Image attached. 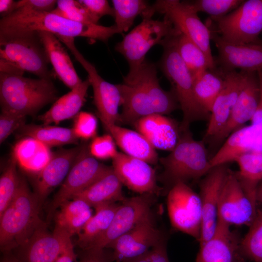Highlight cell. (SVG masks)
<instances>
[{
  "mask_svg": "<svg viewBox=\"0 0 262 262\" xmlns=\"http://www.w3.org/2000/svg\"><path fill=\"white\" fill-rule=\"evenodd\" d=\"M123 78L122 83L117 84L121 98L120 122L134 124L143 117L166 115L180 107L174 93L160 86L154 64L145 61Z\"/></svg>",
  "mask_w": 262,
  "mask_h": 262,
  "instance_id": "obj_1",
  "label": "cell"
},
{
  "mask_svg": "<svg viewBox=\"0 0 262 262\" xmlns=\"http://www.w3.org/2000/svg\"><path fill=\"white\" fill-rule=\"evenodd\" d=\"M33 31H44L56 36L86 37L91 41L107 42L119 32L115 25L104 26L82 23L51 12H29L16 10L0 20V35Z\"/></svg>",
  "mask_w": 262,
  "mask_h": 262,
  "instance_id": "obj_2",
  "label": "cell"
},
{
  "mask_svg": "<svg viewBox=\"0 0 262 262\" xmlns=\"http://www.w3.org/2000/svg\"><path fill=\"white\" fill-rule=\"evenodd\" d=\"M41 204L23 178L13 199L0 215V246L4 253L25 244L45 224L39 215Z\"/></svg>",
  "mask_w": 262,
  "mask_h": 262,
  "instance_id": "obj_3",
  "label": "cell"
},
{
  "mask_svg": "<svg viewBox=\"0 0 262 262\" xmlns=\"http://www.w3.org/2000/svg\"><path fill=\"white\" fill-rule=\"evenodd\" d=\"M57 99V89L51 79H32L0 72L1 111L34 115Z\"/></svg>",
  "mask_w": 262,
  "mask_h": 262,
  "instance_id": "obj_4",
  "label": "cell"
},
{
  "mask_svg": "<svg viewBox=\"0 0 262 262\" xmlns=\"http://www.w3.org/2000/svg\"><path fill=\"white\" fill-rule=\"evenodd\" d=\"M175 32L162 46L163 53L160 67L170 82L180 107L183 118L180 129L181 131L189 130L190 124L196 121L209 118L210 114L197 101L194 92L193 77L179 55L175 45Z\"/></svg>",
  "mask_w": 262,
  "mask_h": 262,
  "instance_id": "obj_5",
  "label": "cell"
},
{
  "mask_svg": "<svg viewBox=\"0 0 262 262\" xmlns=\"http://www.w3.org/2000/svg\"><path fill=\"white\" fill-rule=\"evenodd\" d=\"M181 132L174 148L159 159L164 168L160 179L170 188L203 177L212 168L204 141L195 139L189 130Z\"/></svg>",
  "mask_w": 262,
  "mask_h": 262,
  "instance_id": "obj_6",
  "label": "cell"
},
{
  "mask_svg": "<svg viewBox=\"0 0 262 262\" xmlns=\"http://www.w3.org/2000/svg\"><path fill=\"white\" fill-rule=\"evenodd\" d=\"M0 58L39 78L52 80L54 76L37 31L0 35Z\"/></svg>",
  "mask_w": 262,
  "mask_h": 262,
  "instance_id": "obj_7",
  "label": "cell"
},
{
  "mask_svg": "<svg viewBox=\"0 0 262 262\" xmlns=\"http://www.w3.org/2000/svg\"><path fill=\"white\" fill-rule=\"evenodd\" d=\"M175 31L166 18L163 20L144 18L116 44L115 49L126 59L129 65V72L132 73L146 61V55L152 47L162 45Z\"/></svg>",
  "mask_w": 262,
  "mask_h": 262,
  "instance_id": "obj_8",
  "label": "cell"
},
{
  "mask_svg": "<svg viewBox=\"0 0 262 262\" xmlns=\"http://www.w3.org/2000/svg\"><path fill=\"white\" fill-rule=\"evenodd\" d=\"M219 34L237 44H258L262 33V0H244L235 10L220 17H212Z\"/></svg>",
  "mask_w": 262,
  "mask_h": 262,
  "instance_id": "obj_9",
  "label": "cell"
},
{
  "mask_svg": "<svg viewBox=\"0 0 262 262\" xmlns=\"http://www.w3.org/2000/svg\"><path fill=\"white\" fill-rule=\"evenodd\" d=\"M155 12L164 15L174 28L196 43L215 66L211 48V32L200 19L189 2L158 0L152 5Z\"/></svg>",
  "mask_w": 262,
  "mask_h": 262,
  "instance_id": "obj_10",
  "label": "cell"
},
{
  "mask_svg": "<svg viewBox=\"0 0 262 262\" xmlns=\"http://www.w3.org/2000/svg\"><path fill=\"white\" fill-rule=\"evenodd\" d=\"M108 167L92 155L87 146L82 145L67 176L49 205L47 220L54 216L56 210L63 203L71 199L75 195L88 187Z\"/></svg>",
  "mask_w": 262,
  "mask_h": 262,
  "instance_id": "obj_11",
  "label": "cell"
},
{
  "mask_svg": "<svg viewBox=\"0 0 262 262\" xmlns=\"http://www.w3.org/2000/svg\"><path fill=\"white\" fill-rule=\"evenodd\" d=\"M167 207L173 227L199 241L202 218L199 194L186 183L179 182L169 189Z\"/></svg>",
  "mask_w": 262,
  "mask_h": 262,
  "instance_id": "obj_12",
  "label": "cell"
},
{
  "mask_svg": "<svg viewBox=\"0 0 262 262\" xmlns=\"http://www.w3.org/2000/svg\"><path fill=\"white\" fill-rule=\"evenodd\" d=\"M57 37L70 50L87 73V78L93 88L94 102L98 110V117L110 123L118 124L120 122L119 108L121 105V98L117 84L106 81L98 74L95 66L77 49L74 38Z\"/></svg>",
  "mask_w": 262,
  "mask_h": 262,
  "instance_id": "obj_13",
  "label": "cell"
},
{
  "mask_svg": "<svg viewBox=\"0 0 262 262\" xmlns=\"http://www.w3.org/2000/svg\"><path fill=\"white\" fill-rule=\"evenodd\" d=\"M257 202L247 194L235 173L229 170L220 195L218 220L230 226H249L257 213Z\"/></svg>",
  "mask_w": 262,
  "mask_h": 262,
  "instance_id": "obj_14",
  "label": "cell"
},
{
  "mask_svg": "<svg viewBox=\"0 0 262 262\" xmlns=\"http://www.w3.org/2000/svg\"><path fill=\"white\" fill-rule=\"evenodd\" d=\"M155 196L144 194L126 198L119 204L109 228L86 249L106 248L117 238L151 217Z\"/></svg>",
  "mask_w": 262,
  "mask_h": 262,
  "instance_id": "obj_15",
  "label": "cell"
},
{
  "mask_svg": "<svg viewBox=\"0 0 262 262\" xmlns=\"http://www.w3.org/2000/svg\"><path fill=\"white\" fill-rule=\"evenodd\" d=\"M229 170L226 164L213 167L200 182L198 194L202 213L200 245L210 239L216 229L220 195Z\"/></svg>",
  "mask_w": 262,
  "mask_h": 262,
  "instance_id": "obj_16",
  "label": "cell"
},
{
  "mask_svg": "<svg viewBox=\"0 0 262 262\" xmlns=\"http://www.w3.org/2000/svg\"><path fill=\"white\" fill-rule=\"evenodd\" d=\"M164 240L151 216L117 238L107 248L112 249L114 262H123L146 253Z\"/></svg>",
  "mask_w": 262,
  "mask_h": 262,
  "instance_id": "obj_17",
  "label": "cell"
},
{
  "mask_svg": "<svg viewBox=\"0 0 262 262\" xmlns=\"http://www.w3.org/2000/svg\"><path fill=\"white\" fill-rule=\"evenodd\" d=\"M260 98V85L258 71H245L243 86L230 116L221 130L210 141L216 146L233 132L251 120Z\"/></svg>",
  "mask_w": 262,
  "mask_h": 262,
  "instance_id": "obj_18",
  "label": "cell"
},
{
  "mask_svg": "<svg viewBox=\"0 0 262 262\" xmlns=\"http://www.w3.org/2000/svg\"><path fill=\"white\" fill-rule=\"evenodd\" d=\"M70 240L69 235L57 228L49 232L45 223L16 249L18 253L15 256L21 262H56Z\"/></svg>",
  "mask_w": 262,
  "mask_h": 262,
  "instance_id": "obj_19",
  "label": "cell"
},
{
  "mask_svg": "<svg viewBox=\"0 0 262 262\" xmlns=\"http://www.w3.org/2000/svg\"><path fill=\"white\" fill-rule=\"evenodd\" d=\"M113 168L123 184L141 194L158 195L162 188L157 183L155 170L146 161L118 152L113 159Z\"/></svg>",
  "mask_w": 262,
  "mask_h": 262,
  "instance_id": "obj_20",
  "label": "cell"
},
{
  "mask_svg": "<svg viewBox=\"0 0 262 262\" xmlns=\"http://www.w3.org/2000/svg\"><path fill=\"white\" fill-rule=\"evenodd\" d=\"M211 39L213 40L217 49L218 62L222 70H262V45L231 43L224 40L217 33L212 32Z\"/></svg>",
  "mask_w": 262,
  "mask_h": 262,
  "instance_id": "obj_21",
  "label": "cell"
},
{
  "mask_svg": "<svg viewBox=\"0 0 262 262\" xmlns=\"http://www.w3.org/2000/svg\"><path fill=\"white\" fill-rule=\"evenodd\" d=\"M224 79L223 87L215 100L209 118L204 139L211 140L227 122L231 111L241 90L245 71H221Z\"/></svg>",
  "mask_w": 262,
  "mask_h": 262,
  "instance_id": "obj_22",
  "label": "cell"
},
{
  "mask_svg": "<svg viewBox=\"0 0 262 262\" xmlns=\"http://www.w3.org/2000/svg\"><path fill=\"white\" fill-rule=\"evenodd\" d=\"M230 226L218 220L212 237L201 245L195 262H237L241 240Z\"/></svg>",
  "mask_w": 262,
  "mask_h": 262,
  "instance_id": "obj_23",
  "label": "cell"
},
{
  "mask_svg": "<svg viewBox=\"0 0 262 262\" xmlns=\"http://www.w3.org/2000/svg\"><path fill=\"white\" fill-rule=\"evenodd\" d=\"M82 147L52 153L49 161L37 174L34 194L41 205L51 191L66 179Z\"/></svg>",
  "mask_w": 262,
  "mask_h": 262,
  "instance_id": "obj_24",
  "label": "cell"
},
{
  "mask_svg": "<svg viewBox=\"0 0 262 262\" xmlns=\"http://www.w3.org/2000/svg\"><path fill=\"white\" fill-rule=\"evenodd\" d=\"M134 126L156 149L171 151L181 133L175 121L162 114H152L137 120Z\"/></svg>",
  "mask_w": 262,
  "mask_h": 262,
  "instance_id": "obj_25",
  "label": "cell"
},
{
  "mask_svg": "<svg viewBox=\"0 0 262 262\" xmlns=\"http://www.w3.org/2000/svg\"><path fill=\"white\" fill-rule=\"evenodd\" d=\"M98 118L125 154L144 160L149 164L157 163L158 156L155 148L141 133L110 123L101 117Z\"/></svg>",
  "mask_w": 262,
  "mask_h": 262,
  "instance_id": "obj_26",
  "label": "cell"
},
{
  "mask_svg": "<svg viewBox=\"0 0 262 262\" xmlns=\"http://www.w3.org/2000/svg\"><path fill=\"white\" fill-rule=\"evenodd\" d=\"M55 76L71 90L82 82L79 77L70 58L61 41L54 34L37 31Z\"/></svg>",
  "mask_w": 262,
  "mask_h": 262,
  "instance_id": "obj_27",
  "label": "cell"
},
{
  "mask_svg": "<svg viewBox=\"0 0 262 262\" xmlns=\"http://www.w3.org/2000/svg\"><path fill=\"white\" fill-rule=\"evenodd\" d=\"M261 126L251 125L242 127L231 133L222 146L210 158L212 167L235 162L241 155L256 151L258 141V131Z\"/></svg>",
  "mask_w": 262,
  "mask_h": 262,
  "instance_id": "obj_28",
  "label": "cell"
},
{
  "mask_svg": "<svg viewBox=\"0 0 262 262\" xmlns=\"http://www.w3.org/2000/svg\"><path fill=\"white\" fill-rule=\"evenodd\" d=\"M122 186L113 167L109 166L94 182L72 199H82L94 208L107 203L122 202L126 198L123 193Z\"/></svg>",
  "mask_w": 262,
  "mask_h": 262,
  "instance_id": "obj_29",
  "label": "cell"
},
{
  "mask_svg": "<svg viewBox=\"0 0 262 262\" xmlns=\"http://www.w3.org/2000/svg\"><path fill=\"white\" fill-rule=\"evenodd\" d=\"M88 78L68 93L58 98L50 109L38 117L44 125L52 123L56 124L60 122L74 118L83 105L90 86Z\"/></svg>",
  "mask_w": 262,
  "mask_h": 262,
  "instance_id": "obj_30",
  "label": "cell"
},
{
  "mask_svg": "<svg viewBox=\"0 0 262 262\" xmlns=\"http://www.w3.org/2000/svg\"><path fill=\"white\" fill-rule=\"evenodd\" d=\"M55 213V228L71 237L78 235L93 216L91 207L84 200L73 198L63 203Z\"/></svg>",
  "mask_w": 262,
  "mask_h": 262,
  "instance_id": "obj_31",
  "label": "cell"
},
{
  "mask_svg": "<svg viewBox=\"0 0 262 262\" xmlns=\"http://www.w3.org/2000/svg\"><path fill=\"white\" fill-rule=\"evenodd\" d=\"M52 153L50 147L30 137H25L14 146L12 156L25 170L37 174L48 164Z\"/></svg>",
  "mask_w": 262,
  "mask_h": 262,
  "instance_id": "obj_32",
  "label": "cell"
},
{
  "mask_svg": "<svg viewBox=\"0 0 262 262\" xmlns=\"http://www.w3.org/2000/svg\"><path fill=\"white\" fill-rule=\"evenodd\" d=\"M119 205L115 202H110L95 207V214L78 235L76 244L82 249L87 248L107 230Z\"/></svg>",
  "mask_w": 262,
  "mask_h": 262,
  "instance_id": "obj_33",
  "label": "cell"
},
{
  "mask_svg": "<svg viewBox=\"0 0 262 262\" xmlns=\"http://www.w3.org/2000/svg\"><path fill=\"white\" fill-rule=\"evenodd\" d=\"M235 162L239 170L234 173L240 184L247 194L257 201V189L262 181V152H246L239 157Z\"/></svg>",
  "mask_w": 262,
  "mask_h": 262,
  "instance_id": "obj_34",
  "label": "cell"
},
{
  "mask_svg": "<svg viewBox=\"0 0 262 262\" xmlns=\"http://www.w3.org/2000/svg\"><path fill=\"white\" fill-rule=\"evenodd\" d=\"M17 131L20 136L33 138L49 147L66 144H77L79 139L73 128L25 124Z\"/></svg>",
  "mask_w": 262,
  "mask_h": 262,
  "instance_id": "obj_35",
  "label": "cell"
},
{
  "mask_svg": "<svg viewBox=\"0 0 262 262\" xmlns=\"http://www.w3.org/2000/svg\"><path fill=\"white\" fill-rule=\"evenodd\" d=\"M193 88L199 104L210 114L213 104L224 83L222 72L207 69L193 77Z\"/></svg>",
  "mask_w": 262,
  "mask_h": 262,
  "instance_id": "obj_36",
  "label": "cell"
},
{
  "mask_svg": "<svg viewBox=\"0 0 262 262\" xmlns=\"http://www.w3.org/2000/svg\"><path fill=\"white\" fill-rule=\"evenodd\" d=\"M115 25L120 33L129 30L136 17L151 18L155 13L152 5L143 0H113Z\"/></svg>",
  "mask_w": 262,
  "mask_h": 262,
  "instance_id": "obj_37",
  "label": "cell"
},
{
  "mask_svg": "<svg viewBox=\"0 0 262 262\" xmlns=\"http://www.w3.org/2000/svg\"><path fill=\"white\" fill-rule=\"evenodd\" d=\"M175 41L177 51L192 77L207 69H214L215 66L211 63L203 50L177 30Z\"/></svg>",
  "mask_w": 262,
  "mask_h": 262,
  "instance_id": "obj_38",
  "label": "cell"
},
{
  "mask_svg": "<svg viewBox=\"0 0 262 262\" xmlns=\"http://www.w3.org/2000/svg\"><path fill=\"white\" fill-rule=\"evenodd\" d=\"M242 257L254 262H262V210L249 226V229L240 244Z\"/></svg>",
  "mask_w": 262,
  "mask_h": 262,
  "instance_id": "obj_39",
  "label": "cell"
},
{
  "mask_svg": "<svg viewBox=\"0 0 262 262\" xmlns=\"http://www.w3.org/2000/svg\"><path fill=\"white\" fill-rule=\"evenodd\" d=\"M16 161L12 156L0 178V215L5 210L17 191L20 176L16 169Z\"/></svg>",
  "mask_w": 262,
  "mask_h": 262,
  "instance_id": "obj_40",
  "label": "cell"
},
{
  "mask_svg": "<svg viewBox=\"0 0 262 262\" xmlns=\"http://www.w3.org/2000/svg\"><path fill=\"white\" fill-rule=\"evenodd\" d=\"M241 0H197L189 2L197 13L202 12L212 17L223 16L237 8L243 1Z\"/></svg>",
  "mask_w": 262,
  "mask_h": 262,
  "instance_id": "obj_41",
  "label": "cell"
},
{
  "mask_svg": "<svg viewBox=\"0 0 262 262\" xmlns=\"http://www.w3.org/2000/svg\"><path fill=\"white\" fill-rule=\"evenodd\" d=\"M51 12L76 22L94 24L79 0H57L56 7Z\"/></svg>",
  "mask_w": 262,
  "mask_h": 262,
  "instance_id": "obj_42",
  "label": "cell"
},
{
  "mask_svg": "<svg viewBox=\"0 0 262 262\" xmlns=\"http://www.w3.org/2000/svg\"><path fill=\"white\" fill-rule=\"evenodd\" d=\"M89 148L90 153L97 159H113L118 152L115 142L109 133L94 137Z\"/></svg>",
  "mask_w": 262,
  "mask_h": 262,
  "instance_id": "obj_43",
  "label": "cell"
},
{
  "mask_svg": "<svg viewBox=\"0 0 262 262\" xmlns=\"http://www.w3.org/2000/svg\"><path fill=\"white\" fill-rule=\"evenodd\" d=\"M74 118L73 129L79 138L88 139L95 136L98 121L94 115L88 112H80Z\"/></svg>",
  "mask_w": 262,
  "mask_h": 262,
  "instance_id": "obj_44",
  "label": "cell"
},
{
  "mask_svg": "<svg viewBox=\"0 0 262 262\" xmlns=\"http://www.w3.org/2000/svg\"><path fill=\"white\" fill-rule=\"evenodd\" d=\"M26 116L1 111L0 115V143H2L14 131L25 124Z\"/></svg>",
  "mask_w": 262,
  "mask_h": 262,
  "instance_id": "obj_45",
  "label": "cell"
},
{
  "mask_svg": "<svg viewBox=\"0 0 262 262\" xmlns=\"http://www.w3.org/2000/svg\"><path fill=\"white\" fill-rule=\"evenodd\" d=\"M87 12L92 22L98 24L99 20L103 16L110 15L114 17V12L108 1L106 0H79Z\"/></svg>",
  "mask_w": 262,
  "mask_h": 262,
  "instance_id": "obj_46",
  "label": "cell"
},
{
  "mask_svg": "<svg viewBox=\"0 0 262 262\" xmlns=\"http://www.w3.org/2000/svg\"><path fill=\"white\" fill-rule=\"evenodd\" d=\"M55 0H20L16 1V9L29 12H51L55 8Z\"/></svg>",
  "mask_w": 262,
  "mask_h": 262,
  "instance_id": "obj_47",
  "label": "cell"
},
{
  "mask_svg": "<svg viewBox=\"0 0 262 262\" xmlns=\"http://www.w3.org/2000/svg\"><path fill=\"white\" fill-rule=\"evenodd\" d=\"M112 252L105 248L82 249L79 262H113Z\"/></svg>",
  "mask_w": 262,
  "mask_h": 262,
  "instance_id": "obj_48",
  "label": "cell"
},
{
  "mask_svg": "<svg viewBox=\"0 0 262 262\" xmlns=\"http://www.w3.org/2000/svg\"><path fill=\"white\" fill-rule=\"evenodd\" d=\"M147 254L150 262H169L165 240L151 248Z\"/></svg>",
  "mask_w": 262,
  "mask_h": 262,
  "instance_id": "obj_49",
  "label": "cell"
},
{
  "mask_svg": "<svg viewBox=\"0 0 262 262\" xmlns=\"http://www.w3.org/2000/svg\"><path fill=\"white\" fill-rule=\"evenodd\" d=\"M77 255L75 252L73 244L70 240L60 255L56 262H79Z\"/></svg>",
  "mask_w": 262,
  "mask_h": 262,
  "instance_id": "obj_50",
  "label": "cell"
},
{
  "mask_svg": "<svg viewBox=\"0 0 262 262\" xmlns=\"http://www.w3.org/2000/svg\"><path fill=\"white\" fill-rule=\"evenodd\" d=\"M16 1L13 0H0V13L2 17L6 16L16 9Z\"/></svg>",
  "mask_w": 262,
  "mask_h": 262,
  "instance_id": "obj_51",
  "label": "cell"
},
{
  "mask_svg": "<svg viewBox=\"0 0 262 262\" xmlns=\"http://www.w3.org/2000/svg\"><path fill=\"white\" fill-rule=\"evenodd\" d=\"M250 122L251 123V125L262 127V90L261 86L260 101L256 112Z\"/></svg>",
  "mask_w": 262,
  "mask_h": 262,
  "instance_id": "obj_52",
  "label": "cell"
},
{
  "mask_svg": "<svg viewBox=\"0 0 262 262\" xmlns=\"http://www.w3.org/2000/svg\"><path fill=\"white\" fill-rule=\"evenodd\" d=\"M0 262H21L19 259L11 252L4 253Z\"/></svg>",
  "mask_w": 262,
  "mask_h": 262,
  "instance_id": "obj_53",
  "label": "cell"
},
{
  "mask_svg": "<svg viewBox=\"0 0 262 262\" xmlns=\"http://www.w3.org/2000/svg\"><path fill=\"white\" fill-rule=\"evenodd\" d=\"M147 252L141 256L124 261L123 262H150Z\"/></svg>",
  "mask_w": 262,
  "mask_h": 262,
  "instance_id": "obj_54",
  "label": "cell"
},
{
  "mask_svg": "<svg viewBox=\"0 0 262 262\" xmlns=\"http://www.w3.org/2000/svg\"><path fill=\"white\" fill-rule=\"evenodd\" d=\"M256 199L257 201L262 203V181L258 186L256 191Z\"/></svg>",
  "mask_w": 262,
  "mask_h": 262,
  "instance_id": "obj_55",
  "label": "cell"
},
{
  "mask_svg": "<svg viewBox=\"0 0 262 262\" xmlns=\"http://www.w3.org/2000/svg\"><path fill=\"white\" fill-rule=\"evenodd\" d=\"M258 73L259 78L260 86L262 90V70L258 71Z\"/></svg>",
  "mask_w": 262,
  "mask_h": 262,
  "instance_id": "obj_56",
  "label": "cell"
},
{
  "mask_svg": "<svg viewBox=\"0 0 262 262\" xmlns=\"http://www.w3.org/2000/svg\"><path fill=\"white\" fill-rule=\"evenodd\" d=\"M237 262H245L243 259H241L240 260L238 261Z\"/></svg>",
  "mask_w": 262,
  "mask_h": 262,
  "instance_id": "obj_57",
  "label": "cell"
},
{
  "mask_svg": "<svg viewBox=\"0 0 262 262\" xmlns=\"http://www.w3.org/2000/svg\"><path fill=\"white\" fill-rule=\"evenodd\" d=\"M259 43L261 45H262V40H260Z\"/></svg>",
  "mask_w": 262,
  "mask_h": 262,
  "instance_id": "obj_58",
  "label": "cell"
},
{
  "mask_svg": "<svg viewBox=\"0 0 262 262\" xmlns=\"http://www.w3.org/2000/svg\"><path fill=\"white\" fill-rule=\"evenodd\" d=\"M260 152H262V148H261V149Z\"/></svg>",
  "mask_w": 262,
  "mask_h": 262,
  "instance_id": "obj_59",
  "label": "cell"
}]
</instances>
